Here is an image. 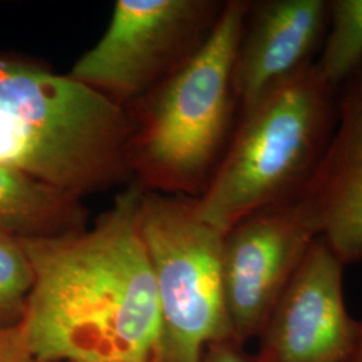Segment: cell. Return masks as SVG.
I'll list each match as a JSON object with an SVG mask.
<instances>
[{
	"label": "cell",
	"mask_w": 362,
	"mask_h": 362,
	"mask_svg": "<svg viewBox=\"0 0 362 362\" xmlns=\"http://www.w3.org/2000/svg\"><path fill=\"white\" fill-rule=\"evenodd\" d=\"M243 348L245 345L231 338L214 342L204 351L202 362H259L257 356L248 354Z\"/></svg>",
	"instance_id": "9a60e30c"
},
{
	"label": "cell",
	"mask_w": 362,
	"mask_h": 362,
	"mask_svg": "<svg viewBox=\"0 0 362 362\" xmlns=\"http://www.w3.org/2000/svg\"><path fill=\"white\" fill-rule=\"evenodd\" d=\"M139 226L153 272L160 329L153 362H202L233 339L221 279L224 233L194 212V199L144 191Z\"/></svg>",
	"instance_id": "5b68a950"
},
{
	"label": "cell",
	"mask_w": 362,
	"mask_h": 362,
	"mask_svg": "<svg viewBox=\"0 0 362 362\" xmlns=\"http://www.w3.org/2000/svg\"><path fill=\"white\" fill-rule=\"evenodd\" d=\"M221 8L208 0H118L104 35L69 76L121 106L141 100L204 43Z\"/></svg>",
	"instance_id": "8992f818"
},
{
	"label": "cell",
	"mask_w": 362,
	"mask_h": 362,
	"mask_svg": "<svg viewBox=\"0 0 362 362\" xmlns=\"http://www.w3.org/2000/svg\"><path fill=\"white\" fill-rule=\"evenodd\" d=\"M81 199L0 164V233L37 239L83 230L88 211Z\"/></svg>",
	"instance_id": "8fae6325"
},
{
	"label": "cell",
	"mask_w": 362,
	"mask_h": 362,
	"mask_svg": "<svg viewBox=\"0 0 362 362\" xmlns=\"http://www.w3.org/2000/svg\"><path fill=\"white\" fill-rule=\"evenodd\" d=\"M129 112L35 62L0 57V164L82 197L132 175Z\"/></svg>",
	"instance_id": "7a4b0ae2"
},
{
	"label": "cell",
	"mask_w": 362,
	"mask_h": 362,
	"mask_svg": "<svg viewBox=\"0 0 362 362\" xmlns=\"http://www.w3.org/2000/svg\"><path fill=\"white\" fill-rule=\"evenodd\" d=\"M139 181L90 230L21 239L34 287L19 325L39 362H153L160 314Z\"/></svg>",
	"instance_id": "6da1fadb"
},
{
	"label": "cell",
	"mask_w": 362,
	"mask_h": 362,
	"mask_svg": "<svg viewBox=\"0 0 362 362\" xmlns=\"http://www.w3.org/2000/svg\"><path fill=\"white\" fill-rule=\"evenodd\" d=\"M248 10V1L226 3L204 43L129 113L130 170L146 191L199 199L207 189L231 125Z\"/></svg>",
	"instance_id": "3957f363"
},
{
	"label": "cell",
	"mask_w": 362,
	"mask_h": 362,
	"mask_svg": "<svg viewBox=\"0 0 362 362\" xmlns=\"http://www.w3.org/2000/svg\"><path fill=\"white\" fill-rule=\"evenodd\" d=\"M327 22L324 0L250 3L233 69V93L243 112L274 83L311 62Z\"/></svg>",
	"instance_id": "30bf717a"
},
{
	"label": "cell",
	"mask_w": 362,
	"mask_h": 362,
	"mask_svg": "<svg viewBox=\"0 0 362 362\" xmlns=\"http://www.w3.org/2000/svg\"><path fill=\"white\" fill-rule=\"evenodd\" d=\"M317 238L291 202L264 208L224 233L221 279L233 341L258 337Z\"/></svg>",
	"instance_id": "52a82bcc"
},
{
	"label": "cell",
	"mask_w": 362,
	"mask_h": 362,
	"mask_svg": "<svg viewBox=\"0 0 362 362\" xmlns=\"http://www.w3.org/2000/svg\"><path fill=\"white\" fill-rule=\"evenodd\" d=\"M344 264L322 238L308 250L259 334V362H346L360 321L344 297Z\"/></svg>",
	"instance_id": "ba28073f"
},
{
	"label": "cell",
	"mask_w": 362,
	"mask_h": 362,
	"mask_svg": "<svg viewBox=\"0 0 362 362\" xmlns=\"http://www.w3.org/2000/svg\"><path fill=\"white\" fill-rule=\"evenodd\" d=\"M0 362H39L28 349L19 326L0 329Z\"/></svg>",
	"instance_id": "5bb4252c"
},
{
	"label": "cell",
	"mask_w": 362,
	"mask_h": 362,
	"mask_svg": "<svg viewBox=\"0 0 362 362\" xmlns=\"http://www.w3.org/2000/svg\"><path fill=\"white\" fill-rule=\"evenodd\" d=\"M336 91L315 62L263 91L243 112L207 189L194 199L199 219L226 233L258 211L291 202L334 132Z\"/></svg>",
	"instance_id": "277c9868"
},
{
	"label": "cell",
	"mask_w": 362,
	"mask_h": 362,
	"mask_svg": "<svg viewBox=\"0 0 362 362\" xmlns=\"http://www.w3.org/2000/svg\"><path fill=\"white\" fill-rule=\"evenodd\" d=\"M329 4L330 31L315 65L338 89L354 77L362 65V0H333Z\"/></svg>",
	"instance_id": "7c38bea8"
},
{
	"label": "cell",
	"mask_w": 362,
	"mask_h": 362,
	"mask_svg": "<svg viewBox=\"0 0 362 362\" xmlns=\"http://www.w3.org/2000/svg\"><path fill=\"white\" fill-rule=\"evenodd\" d=\"M34 281V269L21 239L0 233V329L22 324Z\"/></svg>",
	"instance_id": "4fadbf2b"
},
{
	"label": "cell",
	"mask_w": 362,
	"mask_h": 362,
	"mask_svg": "<svg viewBox=\"0 0 362 362\" xmlns=\"http://www.w3.org/2000/svg\"><path fill=\"white\" fill-rule=\"evenodd\" d=\"M360 73H361V74H362V70H360Z\"/></svg>",
	"instance_id": "e0dca14e"
},
{
	"label": "cell",
	"mask_w": 362,
	"mask_h": 362,
	"mask_svg": "<svg viewBox=\"0 0 362 362\" xmlns=\"http://www.w3.org/2000/svg\"><path fill=\"white\" fill-rule=\"evenodd\" d=\"M298 218L344 266L362 262V74L345 82L336 128L291 200Z\"/></svg>",
	"instance_id": "9c48e42d"
},
{
	"label": "cell",
	"mask_w": 362,
	"mask_h": 362,
	"mask_svg": "<svg viewBox=\"0 0 362 362\" xmlns=\"http://www.w3.org/2000/svg\"><path fill=\"white\" fill-rule=\"evenodd\" d=\"M346 362H362V321H360V332H358L356 346L350 354L349 360Z\"/></svg>",
	"instance_id": "2e32d148"
}]
</instances>
